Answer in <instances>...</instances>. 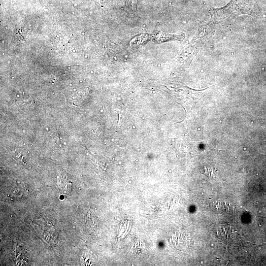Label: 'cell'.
I'll list each match as a JSON object with an SVG mask.
<instances>
[{
  "label": "cell",
  "instance_id": "7a4b0ae2",
  "mask_svg": "<svg viewBox=\"0 0 266 266\" xmlns=\"http://www.w3.org/2000/svg\"><path fill=\"white\" fill-rule=\"evenodd\" d=\"M15 260L18 265L26 264L28 261L29 254L22 245L18 244L14 250Z\"/></svg>",
  "mask_w": 266,
  "mask_h": 266
},
{
  "label": "cell",
  "instance_id": "3957f363",
  "mask_svg": "<svg viewBox=\"0 0 266 266\" xmlns=\"http://www.w3.org/2000/svg\"><path fill=\"white\" fill-rule=\"evenodd\" d=\"M210 205L211 208L217 212L225 213L231 211L230 205L224 201L218 200L213 201Z\"/></svg>",
  "mask_w": 266,
  "mask_h": 266
},
{
  "label": "cell",
  "instance_id": "6da1fadb",
  "mask_svg": "<svg viewBox=\"0 0 266 266\" xmlns=\"http://www.w3.org/2000/svg\"><path fill=\"white\" fill-rule=\"evenodd\" d=\"M256 0H231L226 6L210 9V20L216 24L230 17L242 14L255 15L259 13Z\"/></svg>",
  "mask_w": 266,
  "mask_h": 266
},
{
  "label": "cell",
  "instance_id": "277c9868",
  "mask_svg": "<svg viewBox=\"0 0 266 266\" xmlns=\"http://www.w3.org/2000/svg\"><path fill=\"white\" fill-rule=\"evenodd\" d=\"M223 229V231L218 228L217 230V234L221 239H228L232 236V230L229 226L220 225Z\"/></svg>",
  "mask_w": 266,
  "mask_h": 266
}]
</instances>
